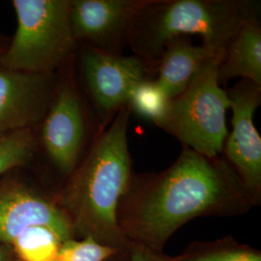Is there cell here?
<instances>
[{"instance_id": "cell-1", "label": "cell", "mask_w": 261, "mask_h": 261, "mask_svg": "<svg viewBox=\"0 0 261 261\" xmlns=\"http://www.w3.org/2000/svg\"><path fill=\"white\" fill-rule=\"evenodd\" d=\"M252 207L240 178L223 156L208 158L183 146L167 169L133 173L117 221L130 244L163 252L171 235L191 220L239 216Z\"/></svg>"}, {"instance_id": "cell-2", "label": "cell", "mask_w": 261, "mask_h": 261, "mask_svg": "<svg viewBox=\"0 0 261 261\" xmlns=\"http://www.w3.org/2000/svg\"><path fill=\"white\" fill-rule=\"evenodd\" d=\"M130 114L124 106L98 134L56 198L75 233L90 236L120 252H128L130 246L117 221L118 206L133 175L128 143Z\"/></svg>"}, {"instance_id": "cell-3", "label": "cell", "mask_w": 261, "mask_h": 261, "mask_svg": "<svg viewBox=\"0 0 261 261\" xmlns=\"http://www.w3.org/2000/svg\"><path fill=\"white\" fill-rule=\"evenodd\" d=\"M259 16L260 1L253 0H147L132 21L128 46L157 68L170 39L197 35L221 65L240 28Z\"/></svg>"}, {"instance_id": "cell-4", "label": "cell", "mask_w": 261, "mask_h": 261, "mask_svg": "<svg viewBox=\"0 0 261 261\" xmlns=\"http://www.w3.org/2000/svg\"><path fill=\"white\" fill-rule=\"evenodd\" d=\"M72 0H14L17 29L0 54V64L29 74H56L75 56Z\"/></svg>"}, {"instance_id": "cell-5", "label": "cell", "mask_w": 261, "mask_h": 261, "mask_svg": "<svg viewBox=\"0 0 261 261\" xmlns=\"http://www.w3.org/2000/svg\"><path fill=\"white\" fill-rule=\"evenodd\" d=\"M219 62L210 57L186 89L169 100L159 128L176 138L183 146L208 158L222 156L228 135L226 112L230 101L218 81Z\"/></svg>"}, {"instance_id": "cell-6", "label": "cell", "mask_w": 261, "mask_h": 261, "mask_svg": "<svg viewBox=\"0 0 261 261\" xmlns=\"http://www.w3.org/2000/svg\"><path fill=\"white\" fill-rule=\"evenodd\" d=\"M74 57L57 72L51 103L36 130L39 150L62 174L69 176L102 130L88 112L77 84Z\"/></svg>"}, {"instance_id": "cell-7", "label": "cell", "mask_w": 261, "mask_h": 261, "mask_svg": "<svg viewBox=\"0 0 261 261\" xmlns=\"http://www.w3.org/2000/svg\"><path fill=\"white\" fill-rule=\"evenodd\" d=\"M75 54L84 92L101 130L127 105L138 84L157 75L156 67L136 55H109L84 46H77Z\"/></svg>"}, {"instance_id": "cell-8", "label": "cell", "mask_w": 261, "mask_h": 261, "mask_svg": "<svg viewBox=\"0 0 261 261\" xmlns=\"http://www.w3.org/2000/svg\"><path fill=\"white\" fill-rule=\"evenodd\" d=\"M232 111V130L224 142L223 157L240 178L252 206L261 201V139L253 114L261 103V86L242 80L226 91Z\"/></svg>"}, {"instance_id": "cell-9", "label": "cell", "mask_w": 261, "mask_h": 261, "mask_svg": "<svg viewBox=\"0 0 261 261\" xmlns=\"http://www.w3.org/2000/svg\"><path fill=\"white\" fill-rule=\"evenodd\" d=\"M147 0H72L70 23L77 46L122 55L132 21Z\"/></svg>"}, {"instance_id": "cell-10", "label": "cell", "mask_w": 261, "mask_h": 261, "mask_svg": "<svg viewBox=\"0 0 261 261\" xmlns=\"http://www.w3.org/2000/svg\"><path fill=\"white\" fill-rule=\"evenodd\" d=\"M47 226L64 242L73 239L74 228L56 199L16 179L0 182V242L9 245L25 229Z\"/></svg>"}, {"instance_id": "cell-11", "label": "cell", "mask_w": 261, "mask_h": 261, "mask_svg": "<svg viewBox=\"0 0 261 261\" xmlns=\"http://www.w3.org/2000/svg\"><path fill=\"white\" fill-rule=\"evenodd\" d=\"M56 84L57 73L29 74L0 64V139L19 130H37Z\"/></svg>"}, {"instance_id": "cell-12", "label": "cell", "mask_w": 261, "mask_h": 261, "mask_svg": "<svg viewBox=\"0 0 261 261\" xmlns=\"http://www.w3.org/2000/svg\"><path fill=\"white\" fill-rule=\"evenodd\" d=\"M210 57L204 47L195 46L189 36L172 38L160 58L155 82L168 100H171L186 89Z\"/></svg>"}, {"instance_id": "cell-13", "label": "cell", "mask_w": 261, "mask_h": 261, "mask_svg": "<svg viewBox=\"0 0 261 261\" xmlns=\"http://www.w3.org/2000/svg\"><path fill=\"white\" fill-rule=\"evenodd\" d=\"M242 77L261 86V24L259 19L245 23L227 47L224 62L218 67L220 85Z\"/></svg>"}, {"instance_id": "cell-14", "label": "cell", "mask_w": 261, "mask_h": 261, "mask_svg": "<svg viewBox=\"0 0 261 261\" xmlns=\"http://www.w3.org/2000/svg\"><path fill=\"white\" fill-rule=\"evenodd\" d=\"M168 261H261V252L230 236L212 242H196Z\"/></svg>"}, {"instance_id": "cell-15", "label": "cell", "mask_w": 261, "mask_h": 261, "mask_svg": "<svg viewBox=\"0 0 261 261\" xmlns=\"http://www.w3.org/2000/svg\"><path fill=\"white\" fill-rule=\"evenodd\" d=\"M62 242L56 231L37 225L22 231L11 247L20 261H54Z\"/></svg>"}, {"instance_id": "cell-16", "label": "cell", "mask_w": 261, "mask_h": 261, "mask_svg": "<svg viewBox=\"0 0 261 261\" xmlns=\"http://www.w3.org/2000/svg\"><path fill=\"white\" fill-rule=\"evenodd\" d=\"M39 152L36 130H19L0 139V177L28 165Z\"/></svg>"}, {"instance_id": "cell-17", "label": "cell", "mask_w": 261, "mask_h": 261, "mask_svg": "<svg viewBox=\"0 0 261 261\" xmlns=\"http://www.w3.org/2000/svg\"><path fill=\"white\" fill-rule=\"evenodd\" d=\"M168 103V97L155 80H147L134 88L127 106L130 112L139 114L157 126L167 112Z\"/></svg>"}, {"instance_id": "cell-18", "label": "cell", "mask_w": 261, "mask_h": 261, "mask_svg": "<svg viewBox=\"0 0 261 261\" xmlns=\"http://www.w3.org/2000/svg\"><path fill=\"white\" fill-rule=\"evenodd\" d=\"M119 252L87 236L82 240L73 238L62 242L54 261H106Z\"/></svg>"}, {"instance_id": "cell-19", "label": "cell", "mask_w": 261, "mask_h": 261, "mask_svg": "<svg viewBox=\"0 0 261 261\" xmlns=\"http://www.w3.org/2000/svg\"><path fill=\"white\" fill-rule=\"evenodd\" d=\"M128 261H168L169 256L163 252H156L140 245L130 244Z\"/></svg>"}, {"instance_id": "cell-20", "label": "cell", "mask_w": 261, "mask_h": 261, "mask_svg": "<svg viewBox=\"0 0 261 261\" xmlns=\"http://www.w3.org/2000/svg\"><path fill=\"white\" fill-rule=\"evenodd\" d=\"M0 261H15L9 249L5 246H0Z\"/></svg>"}, {"instance_id": "cell-21", "label": "cell", "mask_w": 261, "mask_h": 261, "mask_svg": "<svg viewBox=\"0 0 261 261\" xmlns=\"http://www.w3.org/2000/svg\"><path fill=\"white\" fill-rule=\"evenodd\" d=\"M8 45V43H6V41L2 37H0V54L6 48Z\"/></svg>"}]
</instances>
